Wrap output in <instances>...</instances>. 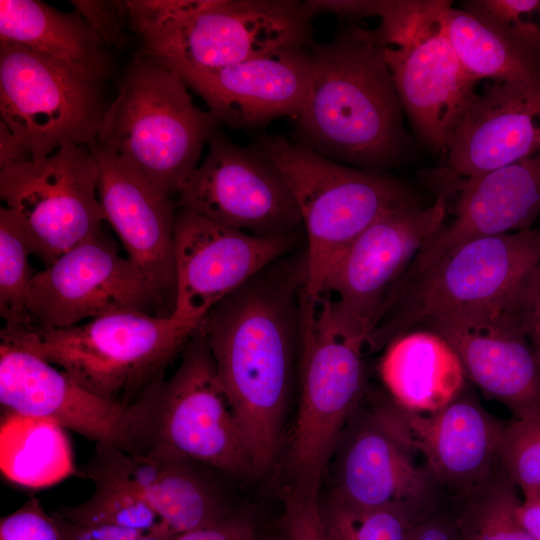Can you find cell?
<instances>
[{"instance_id": "obj_1", "label": "cell", "mask_w": 540, "mask_h": 540, "mask_svg": "<svg viewBox=\"0 0 540 540\" xmlns=\"http://www.w3.org/2000/svg\"><path fill=\"white\" fill-rule=\"evenodd\" d=\"M306 247L276 260L221 300L199 324L254 473L274 462L298 369Z\"/></svg>"}, {"instance_id": "obj_2", "label": "cell", "mask_w": 540, "mask_h": 540, "mask_svg": "<svg viewBox=\"0 0 540 540\" xmlns=\"http://www.w3.org/2000/svg\"><path fill=\"white\" fill-rule=\"evenodd\" d=\"M307 102L295 142L336 162L384 172L407 147L403 107L372 30L351 27L311 47Z\"/></svg>"}, {"instance_id": "obj_3", "label": "cell", "mask_w": 540, "mask_h": 540, "mask_svg": "<svg viewBox=\"0 0 540 540\" xmlns=\"http://www.w3.org/2000/svg\"><path fill=\"white\" fill-rule=\"evenodd\" d=\"M137 56L176 72L215 70L289 47H312L313 14L292 0L125 1Z\"/></svg>"}, {"instance_id": "obj_4", "label": "cell", "mask_w": 540, "mask_h": 540, "mask_svg": "<svg viewBox=\"0 0 540 540\" xmlns=\"http://www.w3.org/2000/svg\"><path fill=\"white\" fill-rule=\"evenodd\" d=\"M127 454L166 449L235 476L254 473L239 423L198 329L173 374L148 385L127 409Z\"/></svg>"}, {"instance_id": "obj_5", "label": "cell", "mask_w": 540, "mask_h": 540, "mask_svg": "<svg viewBox=\"0 0 540 540\" xmlns=\"http://www.w3.org/2000/svg\"><path fill=\"white\" fill-rule=\"evenodd\" d=\"M200 323L120 312L62 329L3 326L0 338L60 367L92 394L130 405L164 375Z\"/></svg>"}, {"instance_id": "obj_6", "label": "cell", "mask_w": 540, "mask_h": 540, "mask_svg": "<svg viewBox=\"0 0 540 540\" xmlns=\"http://www.w3.org/2000/svg\"><path fill=\"white\" fill-rule=\"evenodd\" d=\"M221 122L197 107L173 69L137 56L118 83L96 142L138 169L173 198L198 167Z\"/></svg>"}, {"instance_id": "obj_7", "label": "cell", "mask_w": 540, "mask_h": 540, "mask_svg": "<svg viewBox=\"0 0 540 540\" xmlns=\"http://www.w3.org/2000/svg\"><path fill=\"white\" fill-rule=\"evenodd\" d=\"M540 265V229L471 240L388 295L369 334V351L447 315L509 308Z\"/></svg>"}, {"instance_id": "obj_8", "label": "cell", "mask_w": 540, "mask_h": 540, "mask_svg": "<svg viewBox=\"0 0 540 540\" xmlns=\"http://www.w3.org/2000/svg\"><path fill=\"white\" fill-rule=\"evenodd\" d=\"M367 340L336 318L330 298H302L299 403L291 437L290 485L318 494L336 444L367 394Z\"/></svg>"}, {"instance_id": "obj_9", "label": "cell", "mask_w": 540, "mask_h": 540, "mask_svg": "<svg viewBox=\"0 0 540 540\" xmlns=\"http://www.w3.org/2000/svg\"><path fill=\"white\" fill-rule=\"evenodd\" d=\"M286 179L298 206L306 241L305 294L321 295L342 251L383 215L419 202L403 181L386 172L354 168L280 136L258 142Z\"/></svg>"}, {"instance_id": "obj_10", "label": "cell", "mask_w": 540, "mask_h": 540, "mask_svg": "<svg viewBox=\"0 0 540 540\" xmlns=\"http://www.w3.org/2000/svg\"><path fill=\"white\" fill-rule=\"evenodd\" d=\"M380 19L372 33L382 46L403 110L422 142L444 154L477 94V82L446 35L439 0H388Z\"/></svg>"}, {"instance_id": "obj_11", "label": "cell", "mask_w": 540, "mask_h": 540, "mask_svg": "<svg viewBox=\"0 0 540 540\" xmlns=\"http://www.w3.org/2000/svg\"><path fill=\"white\" fill-rule=\"evenodd\" d=\"M103 82L65 63L0 42V115L30 159L96 140L108 104Z\"/></svg>"}, {"instance_id": "obj_12", "label": "cell", "mask_w": 540, "mask_h": 540, "mask_svg": "<svg viewBox=\"0 0 540 540\" xmlns=\"http://www.w3.org/2000/svg\"><path fill=\"white\" fill-rule=\"evenodd\" d=\"M371 399L366 405L364 397L336 444L326 503L355 511L396 503L436 509L445 497L416 462L396 404L389 396Z\"/></svg>"}, {"instance_id": "obj_13", "label": "cell", "mask_w": 540, "mask_h": 540, "mask_svg": "<svg viewBox=\"0 0 540 540\" xmlns=\"http://www.w3.org/2000/svg\"><path fill=\"white\" fill-rule=\"evenodd\" d=\"M99 169L87 145L65 144L0 169V197L17 218L31 254L45 266L102 229Z\"/></svg>"}, {"instance_id": "obj_14", "label": "cell", "mask_w": 540, "mask_h": 540, "mask_svg": "<svg viewBox=\"0 0 540 540\" xmlns=\"http://www.w3.org/2000/svg\"><path fill=\"white\" fill-rule=\"evenodd\" d=\"M208 146L176 196V208L254 236L305 235L286 179L258 144L237 145L217 128Z\"/></svg>"}, {"instance_id": "obj_15", "label": "cell", "mask_w": 540, "mask_h": 540, "mask_svg": "<svg viewBox=\"0 0 540 540\" xmlns=\"http://www.w3.org/2000/svg\"><path fill=\"white\" fill-rule=\"evenodd\" d=\"M443 192L429 206L419 202L383 215L358 235L337 257L324 280L339 322L368 340L388 295L422 245L447 217Z\"/></svg>"}, {"instance_id": "obj_16", "label": "cell", "mask_w": 540, "mask_h": 540, "mask_svg": "<svg viewBox=\"0 0 540 540\" xmlns=\"http://www.w3.org/2000/svg\"><path fill=\"white\" fill-rule=\"evenodd\" d=\"M157 308L145 280L101 229L34 274L28 310L34 327L62 329L120 312Z\"/></svg>"}, {"instance_id": "obj_17", "label": "cell", "mask_w": 540, "mask_h": 540, "mask_svg": "<svg viewBox=\"0 0 540 540\" xmlns=\"http://www.w3.org/2000/svg\"><path fill=\"white\" fill-rule=\"evenodd\" d=\"M172 316L200 323L221 300L303 244L305 235L259 237L176 208Z\"/></svg>"}, {"instance_id": "obj_18", "label": "cell", "mask_w": 540, "mask_h": 540, "mask_svg": "<svg viewBox=\"0 0 540 540\" xmlns=\"http://www.w3.org/2000/svg\"><path fill=\"white\" fill-rule=\"evenodd\" d=\"M88 146L98 164L104 218L152 292L157 315L170 317L176 300L175 200L115 152L96 141Z\"/></svg>"}, {"instance_id": "obj_19", "label": "cell", "mask_w": 540, "mask_h": 540, "mask_svg": "<svg viewBox=\"0 0 540 540\" xmlns=\"http://www.w3.org/2000/svg\"><path fill=\"white\" fill-rule=\"evenodd\" d=\"M418 329L443 337L467 378L518 419L540 416V363L514 306L447 315Z\"/></svg>"}, {"instance_id": "obj_20", "label": "cell", "mask_w": 540, "mask_h": 540, "mask_svg": "<svg viewBox=\"0 0 540 540\" xmlns=\"http://www.w3.org/2000/svg\"><path fill=\"white\" fill-rule=\"evenodd\" d=\"M540 152V79L493 82L477 93L455 125L436 188L477 177Z\"/></svg>"}, {"instance_id": "obj_21", "label": "cell", "mask_w": 540, "mask_h": 540, "mask_svg": "<svg viewBox=\"0 0 540 540\" xmlns=\"http://www.w3.org/2000/svg\"><path fill=\"white\" fill-rule=\"evenodd\" d=\"M436 191L448 199L456 196L452 219L422 245L398 283L471 240L530 229L540 215V152L477 177L451 181Z\"/></svg>"}, {"instance_id": "obj_22", "label": "cell", "mask_w": 540, "mask_h": 540, "mask_svg": "<svg viewBox=\"0 0 540 540\" xmlns=\"http://www.w3.org/2000/svg\"><path fill=\"white\" fill-rule=\"evenodd\" d=\"M312 72L311 47H289L220 69L177 73L221 124L256 129L280 117H299Z\"/></svg>"}, {"instance_id": "obj_23", "label": "cell", "mask_w": 540, "mask_h": 540, "mask_svg": "<svg viewBox=\"0 0 540 540\" xmlns=\"http://www.w3.org/2000/svg\"><path fill=\"white\" fill-rule=\"evenodd\" d=\"M0 403L4 411L49 419L125 450L129 405L92 394L64 371L6 339L0 342Z\"/></svg>"}, {"instance_id": "obj_24", "label": "cell", "mask_w": 540, "mask_h": 540, "mask_svg": "<svg viewBox=\"0 0 540 540\" xmlns=\"http://www.w3.org/2000/svg\"><path fill=\"white\" fill-rule=\"evenodd\" d=\"M396 407L414 451L423 457L445 498L467 492L500 467L498 451L506 424L466 389L432 413Z\"/></svg>"}, {"instance_id": "obj_25", "label": "cell", "mask_w": 540, "mask_h": 540, "mask_svg": "<svg viewBox=\"0 0 540 540\" xmlns=\"http://www.w3.org/2000/svg\"><path fill=\"white\" fill-rule=\"evenodd\" d=\"M379 374L391 400L410 412L438 411L466 389L467 375L453 347L424 329L390 342L380 359Z\"/></svg>"}, {"instance_id": "obj_26", "label": "cell", "mask_w": 540, "mask_h": 540, "mask_svg": "<svg viewBox=\"0 0 540 540\" xmlns=\"http://www.w3.org/2000/svg\"><path fill=\"white\" fill-rule=\"evenodd\" d=\"M127 456L145 499L173 532L208 528L229 516L219 489L202 471L204 464L166 449Z\"/></svg>"}, {"instance_id": "obj_27", "label": "cell", "mask_w": 540, "mask_h": 540, "mask_svg": "<svg viewBox=\"0 0 540 540\" xmlns=\"http://www.w3.org/2000/svg\"><path fill=\"white\" fill-rule=\"evenodd\" d=\"M0 42L41 53L104 82L111 72L107 45L76 11L38 0L0 1Z\"/></svg>"}, {"instance_id": "obj_28", "label": "cell", "mask_w": 540, "mask_h": 540, "mask_svg": "<svg viewBox=\"0 0 540 540\" xmlns=\"http://www.w3.org/2000/svg\"><path fill=\"white\" fill-rule=\"evenodd\" d=\"M78 473L94 482L90 498L58 513L77 525H107L149 531L162 522L135 481L128 456L113 445L97 443L89 462Z\"/></svg>"}, {"instance_id": "obj_29", "label": "cell", "mask_w": 540, "mask_h": 540, "mask_svg": "<svg viewBox=\"0 0 540 540\" xmlns=\"http://www.w3.org/2000/svg\"><path fill=\"white\" fill-rule=\"evenodd\" d=\"M65 429L39 417L5 411L0 428V468L11 482L43 488L77 474Z\"/></svg>"}, {"instance_id": "obj_30", "label": "cell", "mask_w": 540, "mask_h": 540, "mask_svg": "<svg viewBox=\"0 0 540 540\" xmlns=\"http://www.w3.org/2000/svg\"><path fill=\"white\" fill-rule=\"evenodd\" d=\"M439 15L453 50L476 82L495 83L540 79V59L503 36L483 19L452 1L439 0Z\"/></svg>"}, {"instance_id": "obj_31", "label": "cell", "mask_w": 540, "mask_h": 540, "mask_svg": "<svg viewBox=\"0 0 540 540\" xmlns=\"http://www.w3.org/2000/svg\"><path fill=\"white\" fill-rule=\"evenodd\" d=\"M446 501L463 540H534L518 519L522 500L501 466L482 483Z\"/></svg>"}, {"instance_id": "obj_32", "label": "cell", "mask_w": 540, "mask_h": 540, "mask_svg": "<svg viewBox=\"0 0 540 540\" xmlns=\"http://www.w3.org/2000/svg\"><path fill=\"white\" fill-rule=\"evenodd\" d=\"M433 510L404 503L366 511L321 505L328 540H411L416 525Z\"/></svg>"}, {"instance_id": "obj_33", "label": "cell", "mask_w": 540, "mask_h": 540, "mask_svg": "<svg viewBox=\"0 0 540 540\" xmlns=\"http://www.w3.org/2000/svg\"><path fill=\"white\" fill-rule=\"evenodd\" d=\"M22 226L6 207H0V315L4 326H33L28 310V293L35 273Z\"/></svg>"}, {"instance_id": "obj_34", "label": "cell", "mask_w": 540, "mask_h": 540, "mask_svg": "<svg viewBox=\"0 0 540 540\" xmlns=\"http://www.w3.org/2000/svg\"><path fill=\"white\" fill-rule=\"evenodd\" d=\"M498 459L523 498L540 495V416L506 424Z\"/></svg>"}, {"instance_id": "obj_35", "label": "cell", "mask_w": 540, "mask_h": 540, "mask_svg": "<svg viewBox=\"0 0 540 540\" xmlns=\"http://www.w3.org/2000/svg\"><path fill=\"white\" fill-rule=\"evenodd\" d=\"M461 6L540 59V0H467Z\"/></svg>"}, {"instance_id": "obj_36", "label": "cell", "mask_w": 540, "mask_h": 540, "mask_svg": "<svg viewBox=\"0 0 540 540\" xmlns=\"http://www.w3.org/2000/svg\"><path fill=\"white\" fill-rule=\"evenodd\" d=\"M0 540H72L56 512L49 514L37 498L1 518Z\"/></svg>"}, {"instance_id": "obj_37", "label": "cell", "mask_w": 540, "mask_h": 540, "mask_svg": "<svg viewBox=\"0 0 540 540\" xmlns=\"http://www.w3.org/2000/svg\"><path fill=\"white\" fill-rule=\"evenodd\" d=\"M283 502L281 528L288 540H328L318 494L287 485Z\"/></svg>"}, {"instance_id": "obj_38", "label": "cell", "mask_w": 540, "mask_h": 540, "mask_svg": "<svg viewBox=\"0 0 540 540\" xmlns=\"http://www.w3.org/2000/svg\"><path fill=\"white\" fill-rule=\"evenodd\" d=\"M75 11L100 35L107 46H125L127 36L122 25L120 1H72Z\"/></svg>"}, {"instance_id": "obj_39", "label": "cell", "mask_w": 540, "mask_h": 540, "mask_svg": "<svg viewBox=\"0 0 540 540\" xmlns=\"http://www.w3.org/2000/svg\"><path fill=\"white\" fill-rule=\"evenodd\" d=\"M514 309L540 363V265L525 284Z\"/></svg>"}, {"instance_id": "obj_40", "label": "cell", "mask_w": 540, "mask_h": 540, "mask_svg": "<svg viewBox=\"0 0 540 540\" xmlns=\"http://www.w3.org/2000/svg\"><path fill=\"white\" fill-rule=\"evenodd\" d=\"M255 528L244 516L229 515L214 526L179 534L175 540H254Z\"/></svg>"}, {"instance_id": "obj_41", "label": "cell", "mask_w": 540, "mask_h": 540, "mask_svg": "<svg viewBox=\"0 0 540 540\" xmlns=\"http://www.w3.org/2000/svg\"><path fill=\"white\" fill-rule=\"evenodd\" d=\"M411 540H463L446 501L416 525Z\"/></svg>"}, {"instance_id": "obj_42", "label": "cell", "mask_w": 540, "mask_h": 540, "mask_svg": "<svg viewBox=\"0 0 540 540\" xmlns=\"http://www.w3.org/2000/svg\"><path fill=\"white\" fill-rule=\"evenodd\" d=\"M388 0L371 1H304L313 16L317 13H333L340 17H381Z\"/></svg>"}, {"instance_id": "obj_43", "label": "cell", "mask_w": 540, "mask_h": 540, "mask_svg": "<svg viewBox=\"0 0 540 540\" xmlns=\"http://www.w3.org/2000/svg\"><path fill=\"white\" fill-rule=\"evenodd\" d=\"M521 525L534 540H540V495L523 498L517 510Z\"/></svg>"}, {"instance_id": "obj_44", "label": "cell", "mask_w": 540, "mask_h": 540, "mask_svg": "<svg viewBox=\"0 0 540 540\" xmlns=\"http://www.w3.org/2000/svg\"><path fill=\"white\" fill-rule=\"evenodd\" d=\"M31 160L15 137L0 123V169L15 162Z\"/></svg>"}, {"instance_id": "obj_45", "label": "cell", "mask_w": 540, "mask_h": 540, "mask_svg": "<svg viewBox=\"0 0 540 540\" xmlns=\"http://www.w3.org/2000/svg\"><path fill=\"white\" fill-rule=\"evenodd\" d=\"M263 540H288V538L286 537V535L282 532V534H279V535H271L269 537H266L265 539Z\"/></svg>"}]
</instances>
